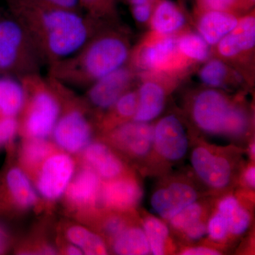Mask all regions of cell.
<instances>
[{"mask_svg":"<svg viewBox=\"0 0 255 255\" xmlns=\"http://www.w3.org/2000/svg\"><path fill=\"white\" fill-rule=\"evenodd\" d=\"M128 57L125 42L115 36L97 38L87 43L73 58L56 64L58 77L73 82L97 81L122 68Z\"/></svg>","mask_w":255,"mask_h":255,"instance_id":"7a4b0ae2","label":"cell"},{"mask_svg":"<svg viewBox=\"0 0 255 255\" xmlns=\"http://www.w3.org/2000/svg\"><path fill=\"white\" fill-rule=\"evenodd\" d=\"M177 50L189 59L204 61L209 56V44L196 33H188L177 41Z\"/></svg>","mask_w":255,"mask_h":255,"instance_id":"4316f807","label":"cell"},{"mask_svg":"<svg viewBox=\"0 0 255 255\" xmlns=\"http://www.w3.org/2000/svg\"><path fill=\"white\" fill-rule=\"evenodd\" d=\"M44 1L51 5L53 7L74 11L75 8L78 6L80 0H44Z\"/></svg>","mask_w":255,"mask_h":255,"instance_id":"74e56055","label":"cell"},{"mask_svg":"<svg viewBox=\"0 0 255 255\" xmlns=\"http://www.w3.org/2000/svg\"><path fill=\"white\" fill-rule=\"evenodd\" d=\"M255 144L254 143L252 144L251 147V155H253V156H255Z\"/></svg>","mask_w":255,"mask_h":255,"instance_id":"bcb514c9","label":"cell"},{"mask_svg":"<svg viewBox=\"0 0 255 255\" xmlns=\"http://www.w3.org/2000/svg\"><path fill=\"white\" fill-rule=\"evenodd\" d=\"M237 0H199V4L207 11H228Z\"/></svg>","mask_w":255,"mask_h":255,"instance_id":"836d02e7","label":"cell"},{"mask_svg":"<svg viewBox=\"0 0 255 255\" xmlns=\"http://www.w3.org/2000/svg\"><path fill=\"white\" fill-rule=\"evenodd\" d=\"M84 157L100 177L107 180L119 177L123 171V164L120 159L105 144H89L84 150Z\"/></svg>","mask_w":255,"mask_h":255,"instance_id":"2e32d148","label":"cell"},{"mask_svg":"<svg viewBox=\"0 0 255 255\" xmlns=\"http://www.w3.org/2000/svg\"><path fill=\"white\" fill-rule=\"evenodd\" d=\"M244 179L246 184L251 188L255 187V168L254 166L248 167L244 174Z\"/></svg>","mask_w":255,"mask_h":255,"instance_id":"ab89813d","label":"cell"},{"mask_svg":"<svg viewBox=\"0 0 255 255\" xmlns=\"http://www.w3.org/2000/svg\"><path fill=\"white\" fill-rule=\"evenodd\" d=\"M137 95L134 92H125L119 97L114 107L117 113L124 119L133 117L136 112Z\"/></svg>","mask_w":255,"mask_h":255,"instance_id":"1f68e13d","label":"cell"},{"mask_svg":"<svg viewBox=\"0 0 255 255\" xmlns=\"http://www.w3.org/2000/svg\"><path fill=\"white\" fill-rule=\"evenodd\" d=\"M184 23V14L177 5L169 0L159 1L152 14V28L160 34H171L180 29Z\"/></svg>","mask_w":255,"mask_h":255,"instance_id":"ffe728a7","label":"cell"},{"mask_svg":"<svg viewBox=\"0 0 255 255\" xmlns=\"http://www.w3.org/2000/svg\"><path fill=\"white\" fill-rule=\"evenodd\" d=\"M218 211L226 218L231 234L241 236L249 227L251 216L235 196H226L220 201Z\"/></svg>","mask_w":255,"mask_h":255,"instance_id":"cb8c5ba5","label":"cell"},{"mask_svg":"<svg viewBox=\"0 0 255 255\" xmlns=\"http://www.w3.org/2000/svg\"><path fill=\"white\" fill-rule=\"evenodd\" d=\"M206 228L209 237L215 241H223L229 233L227 221L219 211L209 220Z\"/></svg>","mask_w":255,"mask_h":255,"instance_id":"4dcf8cb0","label":"cell"},{"mask_svg":"<svg viewBox=\"0 0 255 255\" xmlns=\"http://www.w3.org/2000/svg\"><path fill=\"white\" fill-rule=\"evenodd\" d=\"M250 1H254L255 0H250Z\"/></svg>","mask_w":255,"mask_h":255,"instance_id":"7dc6e473","label":"cell"},{"mask_svg":"<svg viewBox=\"0 0 255 255\" xmlns=\"http://www.w3.org/2000/svg\"><path fill=\"white\" fill-rule=\"evenodd\" d=\"M164 105L163 89L155 82H145L139 90L133 121L148 123L158 117L163 110Z\"/></svg>","mask_w":255,"mask_h":255,"instance_id":"ac0fdd59","label":"cell"},{"mask_svg":"<svg viewBox=\"0 0 255 255\" xmlns=\"http://www.w3.org/2000/svg\"><path fill=\"white\" fill-rule=\"evenodd\" d=\"M113 249L116 254L122 255H144L150 253L143 229L137 227L126 228L114 238Z\"/></svg>","mask_w":255,"mask_h":255,"instance_id":"603a6c76","label":"cell"},{"mask_svg":"<svg viewBox=\"0 0 255 255\" xmlns=\"http://www.w3.org/2000/svg\"><path fill=\"white\" fill-rule=\"evenodd\" d=\"M7 247V236L4 230L0 226V254L4 253Z\"/></svg>","mask_w":255,"mask_h":255,"instance_id":"60d3db41","label":"cell"},{"mask_svg":"<svg viewBox=\"0 0 255 255\" xmlns=\"http://www.w3.org/2000/svg\"><path fill=\"white\" fill-rule=\"evenodd\" d=\"M75 172L73 159L65 153L50 155L42 164L37 189L43 198L56 200L66 192Z\"/></svg>","mask_w":255,"mask_h":255,"instance_id":"5b68a950","label":"cell"},{"mask_svg":"<svg viewBox=\"0 0 255 255\" xmlns=\"http://www.w3.org/2000/svg\"><path fill=\"white\" fill-rule=\"evenodd\" d=\"M21 24L37 48L56 64L78 54L89 41L88 23L75 11L33 9L23 14Z\"/></svg>","mask_w":255,"mask_h":255,"instance_id":"6da1fadb","label":"cell"},{"mask_svg":"<svg viewBox=\"0 0 255 255\" xmlns=\"http://www.w3.org/2000/svg\"><path fill=\"white\" fill-rule=\"evenodd\" d=\"M18 124L13 117L0 119V145L7 143L14 138L18 131Z\"/></svg>","mask_w":255,"mask_h":255,"instance_id":"d6a6232c","label":"cell"},{"mask_svg":"<svg viewBox=\"0 0 255 255\" xmlns=\"http://www.w3.org/2000/svg\"><path fill=\"white\" fill-rule=\"evenodd\" d=\"M143 231L148 241L150 253L155 255H164L169 237V229L166 224L160 220L150 216L144 221Z\"/></svg>","mask_w":255,"mask_h":255,"instance_id":"484cf974","label":"cell"},{"mask_svg":"<svg viewBox=\"0 0 255 255\" xmlns=\"http://www.w3.org/2000/svg\"><path fill=\"white\" fill-rule=\"evenodd\" d=\"M24 85L10 78L0 79V113L4 117H14L26 102Z\"/></svg>","mask_w":255,"mask_h":255,"instance_id":"44dd1931","label":"cell"},{"mask_svg":"<svg viewBox=\"0 0 255 255\" xmlns=\"http://www.w3.org/2000/svg\"><path fill=\"white\" fill-rule=\"evenodd\" d=\"M197 199V192L191 186L174 182L156 191L151 197L150 204L161 218L169 221Z\"/></svg>","mask_w":255,"mask_h":255,"instance_id":"9c48e42d","label":"cell"},{"mask_svg":"<svg viewBox=\"0 0 255 255\" xmlns=\"http://www.w3.org/2000/svg\"><path fill=\"white\" fill-rule=\"evenodd\" d=\"M66 254L70 255H83V253L78 246L72 244L66 248Z\"/></svg>","mask_w":255,"mask_h":255,"instance_id":"b9f144b4","label":"cell"},{"mask_svg":"<svg viewBox=\"0 0 255 255\" xmlns=\"http://www.w3.org/2000/svg\"><path fill=\"white\" fill-rule=\"evenodd\" d=\"M236 107L222 94L208 90L196 97L193 117L201 130L211 134H227Z\"/></svg>","mask_w":255,"mask_h":255,"instance_id":"277c9868","label":"cell"},{"mask_svg":"<svg viewBox=\"0 0 255 255\" xmlns=\"http://www.w3.org/2000/svg\"><path fill=\"white\" fill-rule=\"evenodd\" d=\"M130 80V70L122 67L94 82L89 90V100L97 108H111L125 93Z\"/></svg>","mask_w":255,"mask_h":255,"instance_id":"30bf717a","label":"cell"},{"mask_svg":"<svg viewBox=\"0 0 255 255\" xmlns=\"http://www.w3.org/2000/svg\"><path fill=\"white\" fill-rule=\"evenodd\" d=\"M151 0H130V2L132 3V4L133 5H137V4H145V3H150Z\"/></svg>","mask_w":255,"mask_h":255,"instance_id":"ee69618b","label":"cell"},{"mask_svg":"<svg viewBox=\"0 0 255 255\" xmlns=\"http://www.w3.org/2000/svg\"><path fill=\"white\" fill-rule=\"evenodd\" d=\"M104 228H105V233L114 239L123 232L127 228V226H126L125 221L121 218L112 217L106 221Z\"/></svg>","mask_w":255,"mask_h":255,"instance_id":"e575fe53","label":"cell"},{"mask_svg":"<svg viewBox=\"0 0 255 255\" xmlns=\"http://www.w3.org/2000/svg\"><path fill=\"white\" fill-rule=\"evenodd\" d=\"M82 1H83L85 4L91 5L92 6V5L95 4V3H97L99 0H82Z\"/></svg>","mask_w":255,"mask_h":255,"instance_id":"f6af8a7d","label":"cell"},{"mask_svg":"<svg viewBox=\"0 0 255 255\" xmlns=\"http://www.w3.org/2000/svg\"><path fill=\"white\" fill-rule=\"evenodd\" d=\"M10 194L17 205L23 208L36 204L38 196L26 174L19 168L10 169L6 175Z\"/></svg>","mask_w":255,"mask_h":255,"instance_id":"7402d4cb","label":"cell"},{"mask_svg":"<svg viewBox=\"0 0 255 255\" xmlns=\"http://www.w3.org/2000/svg\"><path fill=\"white\" fill-rule=\"evenodd\" d=\"M234 15L223 11H207L199 22V34L209 45L219 43L238 24Z\"/></svg>","mask_w":255,"mask_h":255,"instance_id":"e0dca14e","label":"cell"},{"mask_svg":"<svg viewBox=\"0 0 255 255\" xmlns=\"http://www.w3.org/2000/svg\"><path fill=\"white\" fill-rule=\"evenodd\" d=\"M177 50V41L166 37L144 48L139 59L140 65L147 70H162L173 60Z\"/></svg>","mask_w":255,"mask_h":255,"instance_id":"d6986e66","label":"cell"},{"mask_svg":"<svg viewBox=\"0 0 255 255\" xmlns=\"http://www.w3.org/2000/svg\"><path fill=\"white\" fill-rule=\"evenodd\" d=\"M100 177L91 167L82 169L72 179L66 190L69 201L78 207L94 205L100 198Z\"/></svg>","mask_w":255,"mask_h":255,"instance_id":"5bb4252c","label":"cell"},{"mask_svg":"<svg viewBox=\"0 0 255 255\" xmlns=\"http://www.w3.org/2000/svg\"><path fill=\"white\" fill-rule=\"evenodd\" d=\"M184 255H218L221 254L216 250L211 249L207 247H195L188 248L181 253Z\"/></svg>","mask_w":255,"mask_h":255,"instance_id":"f35d334b","label":"cell"},{"mask_svg":"<svg viewBox=\"0 0 255 255\" xmlns=\"http://www.w3.org/2000/svg\"><path fill=\"white\" fill-rule=\"evenodd\" d=\"M203 212L202 206L195 201L186 206L169 221L174 229L184 232L188 228L201 221Z\"/></svg>","mask_w":255,"mask_h":255,"instance_id":"f1b7e54d","label":"cell"},{"mask_svg":"<svg viewBox=\"0 0 255 255\" xmlns=\"http://www.w3.org/2000/svg\"><path fill=\"white\" fill-rule=\"evenodd\" d=\"M30 40L21 23L12 20L0 21V69L14 66L24 55Z\"/></svg>","mask_w":255,"mask_h":255,"instance_id":"7c38bea8","label":"cell"},{"mask_svg":"<svg viewBox=\"0 0 255 255\" xmlns=\"http://www.w3.org/2000/svg\"><path fill=\"white\" fill-rule=\"evenodd\" d=\"M33 87L27 114L24 122L26 133L31 138L46 139L51 135L60 118L59 102L36 79L28 78Z\"/></svg>","mask_w":255,"mask_h":255,"instance_id":"3957f363","label":"cell"},{"mask_svg":"<svg viewBox=\"0 0 255 255\" xmlns=\"http://www.w3.org/2000/svg\"><path fill=\"white\" fill-rule=\"evenodd\" d=\"M191 162L196 174L209 187L224 189L232 180L233 168L230 161L205 146L194 149Z\"/></svg>","mask_w":255,"mask_h":255,"instance_id":"8992f818","label":"cell"},{"mask_svg":"<svg viewBox=\"0 0 255 255\" xmlns=\"http://www.w3.org/2000/svg\"><path fill=\"white\" fill-rule=\"evenodd\" d=\"M40 253L41 255H55L56 251L53 247L46 246L42 248Z\"/></svg>","mask_w":255,"mask_h":255,"instance_id":"7bdbcfd3","label":"cell"},{"mask_svg":"<svg viewBox=\"0 0 255 255\" xmlns=\"http://www.w3.org/2000/svg\"><path fill=\"white\" fill-rule=\"evenodd\" d=\"M112 140L120 148L136 157H145L153 145L154 128L144 122H128L114 130Z\"/></svg>","mask_w":255,"mask_h":255,"instance_id":"8fae6325","label":"cell"},{"mask_svg":"<svg viewBox=\"0 0 255 255\" xmlns=\"http://www.w3.org/2000/svg\"><path fill=\"white\" fill-rule=\"evenodd\" d=\"M255 44V18L248 16L238 20L236 27L219 42L218 49L223 57L232 58L252 49Z\"/></svg>","mask_w":255,"mask_h":255,"instance_id":"9a60e30c","label":"cell"},{"mask_svg":"<svg viewBox=\"0 0 255 255\" xmlns=\"http://www.w3.org/2000/svg\"><path fill=\"white\" fill-rule=\"evenodd\" d=\"M66 236L71 244L78 246L83 254H107V246L103 240L87 228L80 226H72L67 231Z\"/></svg>","mask_w":255,"mask_h":255,"instance_id":"d4e9b609","label":"cell"},{"mask_svg":"<svg viewBox=\"0 0 255 255\" xmlns=\"http://www.w3.org/2000/svg\"><path fill=\"white\" fill-rule=\"evenodd\" d=\"M227 68L223 62L213 60L206 64L200 72L201 81L211 87H219L224 82Z\"/></svg>","mask_w":255,"mask_h":255,"instance_id":"f546056e","label":"cell"},{"mask_svg":"<svg viewBox=\"0 0 255 255\" xmlns=\"http://www.w3.org/2000/svg\"><path fill=\"white\" fill-rule=\"evenodd\" d=\"M132 13L137 21L140 23L145 22L149 20L152 14L150 3L134 5Z\"/></svg>","mask_w":255,"mask_h":255,"instance_id":"8d00e7d4","label":"cell"},{"mask_svg":"<svg viewBox=\"0 0 255 255\" xmlns=\"http://www.w3.org/2000/svg\"><path fill=\"white\" fill-rule=\"evenodd\" d=\"M153 145L161 157L175 162L182 159L189 149V140L180 121L173 115L161 119L154 128Z\"/></svg>","mask_w":255,"mask_h":255,"instance_id":"ba28073f","label":"cell"},{"mask_svg":"<svg viewBox=\"0 0 255 255\" xmlns=\"http://www.w3.org/2000/svg\"><path fill=\"white\" fill-rule=\"evenodd\" d=\"M182 233L189 240L197 241L205 236L206 233H207V228L205 223L201 221L188 228Z\"/></svg>","mask_w":255,"mask_h":255,"instance_id":"d590c367","label":"cell"},{"mask_svg":"<svg viewBox=\"0 0 255 255\" xmlns=\"http://www.w3.org/2000/svg\"><path fill=\"white\" fill-rule=\"evenodd\" d=\"M141 197V189L135 181L116 178L102 186L99 199L106 207L125 211L135 207Z\"/></svg>","mask_w":255,"mask_h":255,"instance_id":"4fadbf2b","label":"cell"},{"mask_svg":"<svg viewBox=\"0 0 255 255\" xmlns=\"http://www.w3.org/2000/svg\"><path fill=\"white\" fill-rule=\"evenodd\" d=\"M52 147L46 139L31 138L23 146L24 163L33 167L43 162L50 155Z\"/></svg>","mask_w":255,"mask_h":255,"instance_id":"83f0119b","label":"cell"},{"mask_svg":"<svg viewBox=\"0 0 255 255\" xmlns=\"http://www.w3.org/2000/svg\"><path fill=\"white\" fill-rule=\"evenodd\" d=\"M52 134L57 145L75 153L85 150L90 143L92 128L82 112L73 110L58 119Z\"/></svg>","mask_w":255,"mask_h":255,"instance_id":"52a82bcc","label":"cell"}]
</instances>
